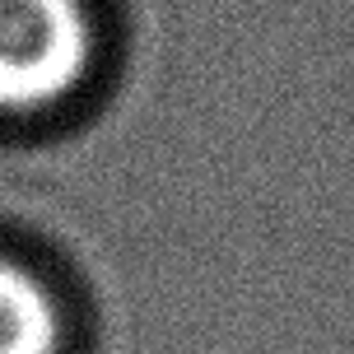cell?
<instances>
[{
	"mask_svg": "<svg viewBox=\"0 0 354 354\" xmlns=\"http://www.w3.org/2000/svg\"><path fill=\"white\" fill-rule=\"evenodd\" d=\"M93 33L80 0H0V107H47L80 84Z\"/></svg>",
	"mask_w": 354,
	"mask_h": 354,
	"instance_id": "6da1fadb",
	"label": "cell"
},
{
	"mask_svg": "<svg viewBox=\"0 0 354 354\" xmlns=\"http://www.w3.org/2000/svg\"><path fill=\"white\" fill-rule=\"evenodd\" d=\"M56 303L24 266L0 257V354H56Z\"/></svg>",
	"mask_w": 354,
	"mask_h": 354,
	"instance_id": "7a4b0ae2",
	"label": "cell"
}]
</instances>
